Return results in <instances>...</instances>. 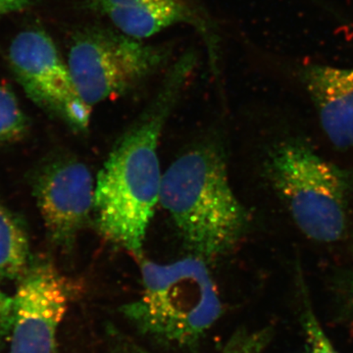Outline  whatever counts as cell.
Listing matches in <instances>:
<instances>
[{"label":"cell","mask_w":353,"mask_h":353,"mask_svg":"<svg viewBox=\"0 0 353 353\" xmlns=\"http://www.w3.org/2000/svg\"><path fill=\"white\" fill-rule=\"evenodd\" d=\"M196 63L192 51L174 62L152 110L123 137L97 175L94 211L99 231L136 256L141 254L160 201L163 175L157 148L165 116Z\"/></svg>","instance_id":"cell-1"},{"label":"cell","mask_w":353,"mask_h":353,"mask_svg":"<svg viewBox=\"0 0 353 353\" xmlns=\"http://www.w3.org/2000/svg\"><path fill=\"white\" fill-rule=\"evenodd\" d=\"M141 278V296L121 309L139 336L165 347L188 350L196 347L219 321L222 301L202 260L146 261Z\"/></svg>","instance_id":"cell-2"},{"label":"cell","mask_w":353,"mask_h":353,"mask_svg":"<svg viewBox=\"0 0 353 353\" xmlns=\"http://www.w3.org/2000/svg\"><path fill=\"white\" fill-rule=\"evenodd\" d=\"M159 202L202 259L229 252L245 229V209L232 189L226 164L210 148L190 150L172 163L162 178Z\"/></svg>","instance_id":"cell-3"},{"label":"cell","mask_w":353,"mask_h":353,"mask_svg":"<svg viewBox=\"0 0 353 353\" xmlns=\"http://www.w3.org/2000/svg\"><path fill=\"white\" fill-rule=\"evenodd\" d=\"M279 196L299 231L317 243L340 241L347 226L350 178L299 141L279 145L269 160Z\"/></svg>","instance_id":"cell-4"},{"label":"cell","mask_w":353,"mask_h":353,"mask_svg":"<svg viewBox=\"0 0 353 353\" xmlns=\"http://www.w3.org/2000/svg\"><path fill=\"white\" fill-rule=\"evenodd\" d=\"M171 48L146 43L116 30L92 26L77 32L67 65L88 108L136 88L169 63Z\"/></svg>","instance_id":"cell-5"},{"label":"cell","mask_w":353,"mask_h":353,"mask_svg":"<svg viewBox=\"0 0 353 353\" xmlns=\"http://www.w3.org/2000/svg\"><path fill=\"white\" fill-rule=\"evenodd\" d=\"M9 353H60L58 333L77 292L48 259L32 260L18 281Z\"/></svg>","instance_id":"cell-6"},{"label":"cell","mask_w":353,"mask_h":353,"mask_svg":"<svg viewBox=\"0 0 353 353\" xmlns=\"http://www.w3.org/2000/svg\"><path fill=\"white\" fill-rule=\"evenodd\" d=\"M8 63L26 94L39 108L85 130L92 108L77 92L68 65L54 41L41 28L22 31L9 46Z\"/></svg>","instance_id":"cell-7"},{"label":"cell","mask_w":353,"mask_h":353,"mask_svg":"<svg viewBox=\"0 0 353 353\" xmlns=\"http://www.w3.org/2000/svg\"><path fill=\"white\" fill-rule=\"evenodd\" d=\"M94 194L92 173L78 160H54L39 169L32 180V194L54 245H73L94 210Z\"/></svg>","instance_id":"cell-8"},{"label":"cell","mask_w":353,"mask_h":353,"mask_svg":"<svg viewBox=\"0 0 353 353\" xmlns=\"http://www.w3.org/2000/svg\"><path fill=\"white\" fill-rule=\"evenodd\" d=\"M88 8L101 14L118 31L141 39L152 38L172 26H194L208 34L205 19L185 0H85Z\"/></svg>","instance_id":"cell-9"},{"label":"cell","mask_w":353,"mask_h":353,"mask_svg":"<svg viewBox=\"0 0 353 353\" xmlns=\"http://www.w3.org/2000/svg\"><path fill=\"white\" fill-rule=\"evenodd\" d=\"M305 82L332 145L343 150L353 148V68L315 65L306 70Z\"/></svg>","instance_id":"cell-10"},{"label":"cell","mask_w":353,"mask_h":353,"mask_svg":"<svg viewBox=\"0 0 353 353\" xmlns=\"http://www.w3.org/2000/svg\"><path fill=\"white\" fill-rule=\"evenodd\" d=\"M32 260L22 221L0 201V283L19 281Z\"/></svg>","instance_id":"cell-11"},{"label":"cell","mask_w":353,"mask_h":353,"mask_svg":"<svg viewBox=\"0 0 353 353\" xmlns=\"http://www.w3.org/2000/svg\"><path fill=\"white\" fill-rule=\"evenodd\" d=\"M272 330L241 329L234 332L220 353H267ZM108 353H154L119 330L108 331Z\"/></svg>","instance_id":"cell-12"},{"label":"cell","mask_w":353,"mask_h":353,"mask_svg":"<svg viewBox=\"0 0 353 353\" xmlns=\"http://www.w3.org/2000/svg\"><path fill=\"white\" fill-rule=\"evenodd\" d=\"M29 120L10 88L0 83V143L15 141L27 134Z\"/></svg>","instance_id":"cell-13"},{"label":"cell","mask_w":353,"mask_h":353,"mask_svg":"<svg viewBox=\"0 0 353 353\" xmlns=\"http://www.w3.org/2000/svg\"><path fill=\"white\" fill-rule=\"evenodd\" d=\"M301 326L303 332V353H340L320 324L310 303L304 299Z\"/></svg>","instance_id":"cell-14"},{"label":"cell","mask_w":353,"mask_h":353,"mask_svg":"<svg viewBox=\"0 0 353 353\" xmlns=\"http://www.w3.org/2000/svg\"><path fill=\"white\" fill-rule=\"evenodd\" d=\"M14 317V297L0 290V350L8 341Z\"/></svg>","instance_id":"cell-15"},{"label":"cell","mask_w":353,"mask_h":353,"mask_svg":"<svg viewBox=\"0 0 353 353\" xmlns=\"http://www.w3.org/2000/svg\"><path fill=\"white\" fill-rule=\"evenodd\" d=\"M41 0H0V18L37 6Z\"/></svg>","instance_id":"cell-16"}]
</instances>
